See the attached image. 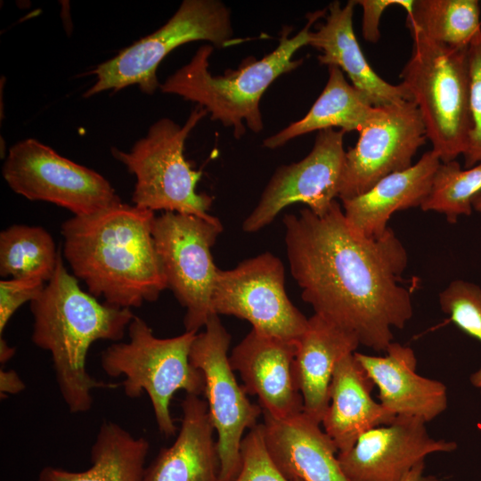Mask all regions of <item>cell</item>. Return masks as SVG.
I'll return each mask as SVG.
<instances>
[{"label": "cell", "mask_w": 481, "mask_h": 481, "mask_svg": "<svg viewBox=\"0 0 481 481\" xmlns=\"http://www.w3.org/2000/svg\"><path fill=\"white\" fill-rule=\"evenodd\" d=\"M25 383L13 370L1 369L0 371V395L1 398L8 395H15L25 389Z\"/></svg>", "instance_id": "obj_34"}, {"label": "cell", "mask_w": 481, "mask_h": 481, "mask_svg": "<svg viewBox=\"0 0 481 481\" xmlns=\"http://www.w3.org/2000/svg\"><path fill=\"white\" fill-rule=\"evenodd\" d=\"M423 420L396 416L389 424L371 428L347 451L338 452L348 481H403L425 458L457 449L453 441L432 438Z\"/></svg>", "instance_id": "obj_15"}, {"label": "cell", "mask_w": 481, "mask_h": 481, "mask_svg": "<svg viewBox=\"0 0 481 481\" xmlns=\"http://www.w3.org/2000/svg\"><path fill=\"white\" fill-rule=\"evenodd\" d=\"M212 310L217 315L246 320L257 332L289 341H298L308 322L288 298L283 264L270 252L230 270L218 269Z\"/></svg>", "instance_id": "obj_12"}, {"label": "cell", "mask_w": 481, "mask_h": 481, "mask_svg": "<svg viewBox=\"0 0 481 481\" xmlns=\"http://www.w3.org/2000/svg\"><path fill=\"white\" fill-rule=\"evenodd\" d=\"M128 341L111 344L101 355V366L110 377L124 376L119 384L129 398L147 393L159 431L174 436L177 430L170 412L174 395L183 390L200 395L202 372L190 362L196 332L167 338H157L147 322L135 316L128 325Z\"/></svg>", "instance_id": "obj_6"}, {"label": "cell", "mask_w": 481, "mask_h": 481, "mask_svg": "<svg viewBox=\"0 0 481 481\" xmlns=\"http://www.w3.org/2000/svg\"><path fill=\"white\" fill-rule=\"evenodd\" d=\"M409 29L413 50L400 74L402 84L420 110L432 151L441 162L456 160L472 128L469 46L451 48Z\"/></svg>", "instance_id": "obj_5"}, {"label": "cell", "mask_w": 481, "mask_h": 481, "mask_svg": "<svg viewBox=\"0 0 481 481\" xmlns=\"http://www.w3.org/2000/svg\"><path fill=\"white\" fill-rule=\"evenodd\" d=\"M478 0H414L408 29L451 48H467L481 28Z\"/></svg>", "instance_id": "obj_27"}, {"label": "cell", "mask_w": 481, "mask_h": 481, "mask_svg": "<svg viewBox=\"0 0 481 481\" xmlns=\"http://www.w3.org/2000/svg\"><path fill=\"white\" fill-rule=\"evenodd\" d=\"M469 102L472 128L464 157V167L481 162V28L468 47Z\"/></svg>", "instance_id": "obj_31"}, {"label": "cell", "mask_w": 481, "mask_h": 481, "mask_svg": "<svg viewBox=\"0 0 481 481\" xmlns=\"http://www.w3.org/2000/svg\"><path fill=\"white\" fill-rule=\"evenodd\" d=\"M358 133L356 144L346 151L338 192L341 200L359 196L383 177L409 168L428 140L412 100L377 107L375 115Z\"/></svg>", "instance_id": "obj_13"}, {"label": "cell", "mask_w": 481, "mask_h": 481, "mask_svg": "<svg viewBox=\"0 0 481 481\" xmlns=\"http://www.w3.org/2000/svg\"><path fill=\"white\" fill-rule=\"evenodd\" d=\"M480 192L481 162L469 168H461L457 160L441 162L420 208L441 213L449 223L455 224L461 216L471 214L472 200Z\"/></svg>", "instance_id": "obj_28"}, {"label": "cell", "mask_w": 481, "mask_h": 481, "mask_svg": "<svg viewBox=\"0 0 481 481\" xmlns=\"http://www.w3.org/2000/svg\"><path fill=\"white\" fill-rule=\"evenodd\" d=\"M3 177L17 194L62 207L74 216L89 215L121 202L102 175L32 138L20 141L9 150Z\"/></svg>", "instance_id": "obj_11"}, {"label": "cell", "mask_w": 481, "mask_h": 481, "mask_svg": "<svg viewBox=\"0 0 481 481\" xmlns=\"http://www.w3.org/2000/svg\"><path fill=\"white\" fill-rule=\"evenodd\" d=\"M360 345L356 335L314 314L297 341L295 357L304 412L322 424L330 403V385L340 359Z\"/></svg>", "instance_id": "obj_23"}, {"label": "cell", "mask_w": 481, "mask_h": 481, "mask_svg": "<svg viewBox=\"0 0 481 481\" xmlns=\"http://www.w3.org/2000/svg\"><path fill=\"white\" fill-rule=\"evenodd\" d=\"M264 415L266 450L288 478L304 481H348L331 439L304 412L284 419Z\"/></svg>", "instance_id": "obj_18"}, {"label": "cell", "mask_w": 481, "mask_h": 481, "mask_svg": "<svg viewBox=\"0 0 481 481\" xmlns=\"http://www.w3.org/2000/svg\"><path fill=\"white\" fill-rule=\"evenodd\" d=\"M297 341L251 331L229 356L247 394L256 395L263 413L289 418L304 412L295 357Z\"/></svg>", "instance_id": "obj_16"}, {"label": "cell", "mask_w": 481, "mask_h": 481, "mask_svg": "<svg viewBox=\"0 0 481 481\" xmlns=\"http://www.w3.org/2000/svg\"><path fill=\"white\" fill-rule=\"evenodd\" d=\"M328 72L329 77L322 94L306 116L265 138L264 147L277 149L300 135L334 127L345 133L359 132L372 118L377 107L346 81L343 71L330 66Z\"/></svg>", "instance_id": "obj_24"}, {"label": "cell", "mask_w": 481, "mask_h": 481, "mask_svg": "<svg viewBox=\"0 0 481 481\" xmlns=\"http://www.w3.org/2000/svg\"><path fill=\"white\" fill-rule=\"evenodd\" d=\"M241 468L235 481H304L288 478L272 461L265 444L263 424H257L243 437Z\"/></svg>", "instance_id": "obj_30"}, {"label": "cell", "mask_w": 481, "mask_h": 481, "mask_svg": "<svg viewBox=\"0 0 481 481\" xmlns=\"http://www.w3.org/2000/svg\"><path fill=\"white\" fill-rule=\"evenodd\" d=\"M440 163L430 150L409 168L383 177L359 196L341 200L349 226L366 238L382 236L395 212L422 205Z\"/></svg>", "instance_id": "obj_20"}, {"label": "cell", "mask_w": 481, "mask_h": 481, "mask_svg": "<svg viewBox=\"0 0 481 481\" xmlns=\"http://www.w3.org/2000/svg\"><path fill=\"white\" fill-rule=\"evenodd\" d=\"M153 211L117 203L61 226L63 257L87 292L120 308L157 300L167 289L152 235Z\"/></svg>", "instance_id": "obj_2"}, {"label": "cell", "mask_w": 481, "mask_h": 481, "mask_svg": "<svg viewBox=\"0 0 481 481\" xmlns=\"http://www.w3.org/2000/svg\"><path fill=\"white\" fill-rule=\"evenodd\" d=\"M231 335L217 314L210 316L197 333L190 362L204 377V395L210 421L217 433L220 481H235L241 468L240 445L246 429L257 425L263 411L252 404L233 373L227 355Z\"/></svg>", "instance_id": "obj_10"}, {"label": "cell", "mask_w": 481, "mask_h": 481, "mask_svg": "<svg viewBox=\"0 0 481 481\" xmlns=\"http://www.w3.org/2000/svg\"><path fill=\"white\" fill-rule=\"evenodd\" d=\"M207 115L196 105L183 126L162 118L128 151L112 149L115 159L135 176L133 205L153 212L213 216L208 212L212 197L196 192L201 172L192 169L183 155L188 135Z\"/></svg>", "instance_id": "obj_7"}, {"label": "cell", "mask_w": 481, "mask_h": 481, "mask_svg": "<svg viewBox=\"0 0 481 481\" xmlns=\"http://www.w3.org/2000/svg\"><path fill=\"white\" fill-rule=\"evenodd\" d=\"M15 354V348L10 346L4 338L1 337L0 338V363H5L8 362Z\"/></svg>", "instance_id": "obj_35"}, {"label": "cell", "mask_w": 481, "mask_h": 481, "mask_svg": "<svg viewBox=\"0 0 481 481\" xmlns=\"http://www.w3.org/2000/svg\"><path fill=\"white\" fill-rule=\"evenodd\" d=\"M287 257L302 299L314 314L355 333L360 345L386 352L393 328L413 314L411 292L401 285L408 255L388 227L366 238L347 224L335 200L318 216L306 208L283 217Z\"/></svg>", "instance_id": "obj_1"}, {"label": "cell", "mask_w": 481, "mask_h": 481, "mask_svg": "<svg viewBox=\"0 0 481 481\" xmlns=\"http://www.w3.org/2000/svg\"><path fill=\"white\" fill-rule=\"evenodd\" d=\"M472 208L478 212H481V192L473 199Z\"/></svg>", "instance_id": "obj_37"}, {"label": "cell", "mask_w": 481, "mask_h": 481, "mask_svg": "<svg viewBox=\"0 0 481 481\" xmlns=\"http://www.w3.org/2000/svg\"><path fill=\"white\" fill-rule=\"evenodd\" d=\"M327 14V8L310 12L306 26L290 37L291 26L283 25L277 47L260 60L243 61L235 69L215 76L208 70L209 57L214 46L206 44L195 52L191 61L170 75L159 89L175 94L203 107L211 120L219 121L232 129L240 139L247 127L254 133L264 128L260 100L271 84L281 75L298 68L303 60H294L295 53L308 45L311 28Z\"/></svg>", "instance_id": "obj_4"}, {"label": "cell", "mask_w": 481, "mask_h": 481, "mask_svg": "<svg viewBox=\"0 0 481 481\" xmlns=\"http://www.w3.org/2000/svg\"><path fill=\"white\" fill-rule=\"evenodd\" d=\"M442 311L460 330L481 342V288L470 281L455 280L439 295ZM469 380L481 390V365Z\"/></svg>", "instance_id": "obj_29"}, {"label": "cell", "mask_w": 481, "mask_h": 481, "mask_svg": "<svg viewBox=\"0 0 481 481\" xmlns=\"http://www.w3.org/2000/svg\"><path fill=\"white\" fill-rule=\"evenodd\" d=\"M480 393H481V390H480Z\"/></svg>", "instance_id": "obj_38"}, {"label": "cell", "mask_w": 481, "mask_h": 481, "mask_svg": "<svg viewBox=\"0 0 481 481\" xmlns=\"http://www.w3.org/2000/svg\"><path fill=\"white\" fill-rule=\"evenodd\" d=\"M354 355L378 387L379 402L395 416L428 422L446 410L445 385L417 373V358L410 346L393 341L384 356Z\"/></svg>", "instance_id": "obj_17"}, {"label": "cell", "mask_w": 481, "mask_h": 481, "mask_svg": "<svg viewBox=\"0 0 481 481\" xmlns=\"http://www.w3.org/2000/svg\"><path fill=\"white\" fill-rule=\"evenodd\" d=\"M186 394L175 441L162 448L141 481H220V462L206 400Z\"/></svg>", "instance_id": "obj_21"}, {"label": "cell", "mask_w": 481, "mask_h": 481, "mask_svg": "<svg viewBox=\"0 0 481 481\" xmlns=\"http://www.w3.org/2000/svg\"><path fill=\"white\" fill-rule=\"evenodd\" d=\"M61 253L41 226L12 224L0 233V275L47 283Z\"/></svg>", "instance_id": "obj_26"}, {"label": "cell", "mask_w": 481, "mask_h": 481, "mask_svg": "<svg viewBox=\"0 0 481 481\" xmlns=\"http://www.w3.org/2000/svg\"><path fill=\"white\" fill-rule=\"evenodd\" d=\"M344 135L332 128L318 131L313 149L304 159L278 167L244 220L243 231L263 229L283 208L296 203L324 215L338 197L346 159Z\"/></svg>", "instance_id": "obj_14"}, {"label": "cell", "mask_w": 481, "mask_h": 481, "mask_svg": "<svg viewBox=\"0 0 481 481\" xmlns=\"http://www.w3.org/2000/svg\"><path fill=\"white\" fill-rule=\"evenodd\" d=\"M46 283L36 280L4 279L0 281V336L9 320L26 302L34 300Z\"/></svg>", "instance_id": "obj_32"}, {"label": "cell", "mask_w": 481, "mask_h": 481, "mask_svg": "<svg viewBox=\"0 0 481 481\" xmlns=\"http://www.w3.org/2000/svg\"><path fill=\"white\" fill-rule=\"evenodd\" d=\"M150 444L120 425L104 421L91 447L92 465L83 471L45 467L37 481H141Z\"/></svg>", "instance_id": "obj_25"}, {"label": "cell", "mask_w": 481, "mask_h": 481, "mask_svg": "<svg viewBox=\"0 0 481 481\" xmlns=\"http://www.w3.org/2000/svg\"><path fill=\"white\" fill-rule=\"evenodd\" d=\"M233 34L231 11L223 2L184 0L162 27L98 65L91 72L96 81L84 97L133 85L152 94L159 87L157 69L174 49L193 41L227 47L239 42Z\"/></svg>", "instance_id": "obj_8"}, {"label": "cell", "mask_w": 481, "mask_h": 481, "mask_svg": "<svg viewBox=\"0 0 481 481\" xmlns=\"http://www.w3.org/2000/svg\"><path fill=\"white\" fill-rule=\"evenodd\" d=\"M29 306L32 342L51 354L59 391L71 413L91 410L94 389L120 387L91 376L86 356L95 341L123 338L135 316L131 309L100 303L84 291L67 271L61 254L53 277Z\"/></svg>", "instance_id": "obj_3"}, {"label": "cell", "mask_w": 481, "mask_h": 481, "mask_svg": "<svg viewBox=\"0 0 481 481\" xmlns=\"http://www.w3.org/2000/svg\"><path fill=\"white\" fill-rule=\"evenodd\" d=\"M355 0L344 6L333 1L327 7L324 22L310 33V46L319 50L320 64L336 66L346 72L352 85L374 107H385L412 100L401 83L392 85L381 78L368 63L353 28Z\"/></svg>", "instance_id": "obj_19"}, {"label": "cell", "mask_w": 481, "mask_h": 481, "mask_svg": "<svg viewBox=\"0 0 481 481\" xmlns=\"http://www.w3.org/2000/svg\"><path fill=\"white\" fill-rule=\"evenodd\" d=\"M354 354L340 359L334 369L330 403L322 420L338 453L349 450L366 431L396 417L373 399L375 385Z\"/></svg>", "instance_id": "obj_22"}, {"label": "cell", "mask_w": 481, "mask_h": 481, "mask_svg": "<svg viewBox=\"0 0 481 481\" xmlns=\"http://www.w3.org/2000/svg\"><path fill=\"white\" fill-rule=\"evenodd\" d=\"M223 226L216 216L164 212L155 216L152 235L167 287L185 308V331L205 327L211 315L218 268L211 249Z\"/></svg>", "instance_id": "obj_9"}, {"label": "cell", "mask_w": 481, "mask_h": 481, "mask_svg": "<svg viewBox=\"0 0 481 481\" xmlns=\"http://www.w3.org/2000/svg\"><path fill=\"white\" fill-rule=\"evenodd\" d=\"M414 0H355L363 9L362 32L364 39L377 43L380 37L379 21L385 10L393 5L403 7L407 13L412 8Z\"/></svg>", "instance_id": "obj_33"}, {"label": "cell", "mask_w": 481, "mask_h": 481, "mask_svg": "<svg viewBox=\"0 0 481 481\" xmlns=\"http://www.w3.org/2000/svg\"><path fill=\"white\" fill-rule=\"evenodd\" d=\"M424 469V463L416 466L404 479L403 481H422V474Z\"/></svg>", "instance_id": "obj_36"}]
</instances>
